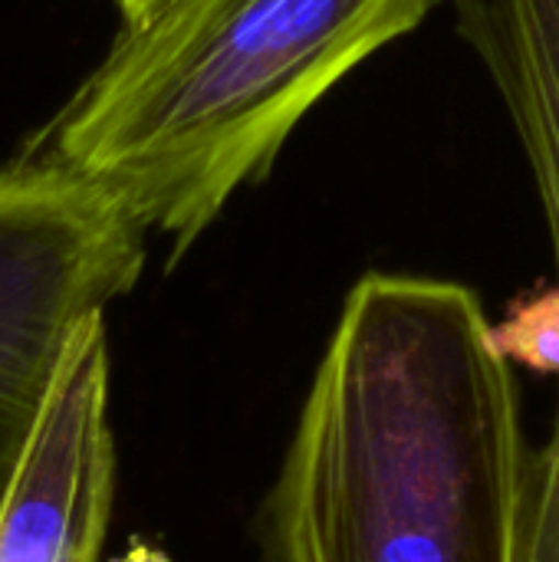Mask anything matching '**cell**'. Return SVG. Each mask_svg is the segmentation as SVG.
Returning a JSON list of instances; mask_svg holds the SVG:
<instances>
[{
    "label": "cell",
    "instance_id": "obj_7",
    "mask_svg": "<svg viewBox=\"0 0 559 562\" xmlns=\"http://www.w3.org/2000/svg\"><path fill=\"white\" fill-rule=\"evenodd\" d=\"M112 562H168V557H165L161 550H155V547L135 543V547H128V553L115 557Z\"/></svg>",
    "mask_w": 559,
    "mask_h": 562
},
{
    "label": "cell",
    "instance_id": "obj_4",
    "mask_svg": "<svg viewBox=\"0 0 559 562\" xmlns=\"http://www.w3.org/2000/svg\"><path fill=\"white\" fill-rule=\"evenodd\" d=\"M112 501L109 333L92 319L66 352L0 514V562H102Z\"/></svg>",
    "mask_w": 559,
    "mask_h": 562
},
{
    "label": "cell",
    "instance_id": "obj_6",
    "mask_svg": "<svg viewBox=\"0 0 559 562\" xmlns=\"http://www.w3.org/2000/svg\"><path fill=\"white\" fill-rule=\"evenodd\" d=\"M168 3H171V0H115V7H119L125 26H138V23L152 20V16L161 13Z\"/></svg>",
    "mask_w": 559,
    "mask_h": 562
},
{
    "label": "cell",
    "instance_id": "obj_1",
    "mask_svg": "<svg viewBox=\"0 0 559 562\" xmlns=\"http://www.w3.org/2000/svg\"><path fill=\"white\" fill-rule=\"evenodd\" d=\"M530 445L504 336L455 280L343 300L260 507V562H524Z\"/></svg>",
    "mask_w": 559,
    "mask_h": 562
},
{
    "label": "cell",
    "instance_id": "obj_5",
    "mask_svg": "<svg viewBox=\"0 0 559 562\" xmlns=\"http://www.w3.org/2000/svg\"><path fill=\"white\" fill-rule=\"evenodd\" d=\"M468 26L527 148L559 270V0H474ZM524 562H559V408L530 451Z\"/></svg>",
    "mask_w": 559,
    "mask_h": 562
},
{
    "label": "cell",
    "instance_id": "obj_3",
    "mask_svg": "<svg viewBox=\"0 0 559 562\" xmlns=\"http://www.w3.org/2000/svg\"><path fill=\"white\" fill-rule=\"evenodd\" d=\"M145 227L46 155L0 168V514L82 326L135 290Z\"/></svg>",
    "mask_w": 559,
    "mask_h": 562
},
{
    "label": "cell",
    "instance_id": "obj_2",
    "mask_svg": "<svg viewBox=\"0 0 559 562\" xmlns=\"http://www.w3.org/2000/svg\"><path fill=\"white\" fill-rule=\"evenodd\" d=\"M438 0H171L125 26L40 155L181 257L300 119Z\"/></svg>",
    "mask_w": 559,
    "mask_h": 562
}]
</instances>
